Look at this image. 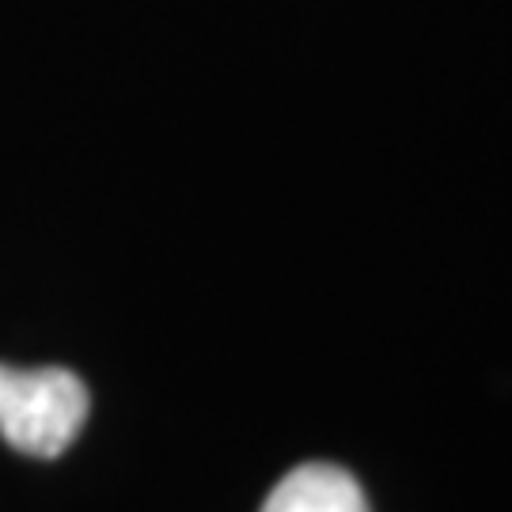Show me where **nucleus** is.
I'll use <instances>...</instances> for the list:
<instances>
[{
	"label": "nucleus",
	"instance_id": "obj_1",
	"mask_svg": "<svg viewBox=\"0 0 512 512\" xmlns=\"http://www.w3.org/2000/svg\"><path fill=\"white\" fill-rule=\"evenodd\" d=\"M92 395L69 368L0 365V437L16 452L54 459L84 429Z\"/></svg>",
	"mask_w": 512,
	"mask_h": 512
},
{
	"label": "nucleus",
	"instance_id": "obj_2",
	"mask_svg": "<svg viewBox=\"0 0 512 512\" xmlns=\"http://www.w3.org/2000/svg\"><path fill=\"white\" fill-rule=\"evenodd\" d=\"M262 512H368L361 482L334 463H304L277 482Z\"/></svg>",
	"mask_w": 512,
	"mask_h": 512
}]
</instances>
